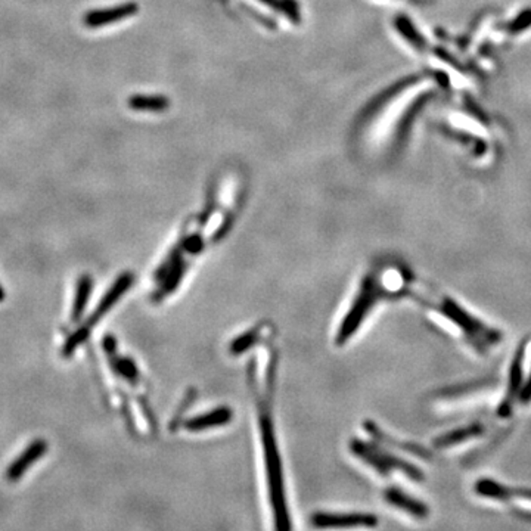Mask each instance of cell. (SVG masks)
Listing matches in <instances>:
<instances>
[{
	"mask_svg": "<svg viewBox=\"0 0 531 531\" xmlns=\"http://www.w3.org/2000/svg\"><path fill=\"white\" fill-rule=\"evenodd\" d=\"M133 279H135V277H133V275L129 273V272L123 273L120 277H117V280L112 284V287L108 289V292L103 295L102 300L99 301L98 307L95 308V312L87 317V320L81 324V327L76 332L70 335V338L67 339L65 344H64V348H63L64 356H71V354L77 350V347L86 341L87 336L91 335L92 329L100 322V319L107 313H110V310L115 306V303L120 301V299L123 297V294H126V291L133 285Z\"/></svg>",
	"mask_w": 531,
	"mask_h": 531,
	"instance_id": "3",
	"label": "cell"
},
{
	"mask_svg": "<svg viewBox=\"0 0 531 531\" xmlns=\"http://www.w3.org/2000/svg\"><path fill=\"white\" fill-rule=\"evenodd\" d=\"M269 393L270 387L266 390L257 391L258 400V415H260V433H261V445H263V454H264V465L266 472H268L269 490H270V500L273 505L275 520L277 523V528H289V515L287 511L285 504V492L282 483V466H280V456L276 445V435L273 428V418L269 410Z\"/></svg>",
	"mask_w": 531,
	"mask_h": 531,
	"instance_id": "1",
	"label": "cell"
},
{
	"mask_svg": "<svg viewBox=\"0 0 531 531\" xmlns=\"http://www.w3.org/2000/svg\"><path fill=\"white\" fill-rule=\"evenodd\" d=\"M93 289V280L91 275H83L80 276L77 288H76V295H74V301H72V308H71V322L76 323L81 319L86 306L88 303V299H91V294Z\"/></svg>",
	"mask_w": 531,
	"mask_h": 531,
	"instance_id": "14",
	"label": "cell"
},
{
	"mask_svg": "<svg viewBox=\"0 0 531 531\" xmlns=\"http://www.w3.org/2000/svg\"><path fill=\"white\" fill-rule=\"evenodd\" d=\"M4 300H5V289L2 285H0V303H2Z\"/></svg>",
	"mask_w": 531,
	"mask_h": 531,
	"instance_id": "17",
	"label": "cell"
},
{
	"mask_svg": "<svg viewBox=\"0 0 531 531\" xmlns=\"http://www.w3.org/2000/svg\"><path fill=\"white\" fill-rule=\"evenodd\" d=\"M485 381H477V382H469L466 383V386H457V387H453V388H449L447 391H442L441 394L442 395H461V394H465V393H469L474 388H481L485 386Z\"/></svg>",
	"mask_w": 531,
	"mask_h": 531,
	"instance_id": "15",
	"label": "cell"
},
{
	"mask_svg": "<svg viewBox=\"0 0 531 531\" xmlns=\"http://www.w3.org/2000/svg\"><path fill=\"white\" fill-rule=\"evenodd\" d=\"M440 312L450 322H453L457 328L462 329L465 336L469 339V343L480 353H484L490 346L500 341L501 334L497 329L487 327L485 323H483L477 317L471 316L465 308H462L452 299L442 300Z\"/></svg>",
	"mask_w": 531,
	"mask_h": 531,
	"instance_id": "2",
	"label": "cell"
},
{
	"mask_svg": "<svg viewBox=\"0 0 531 531\" xmlns=\"http://www.w3.org/2000/svg\"><path fill=\"white\" fill-rule=\"evenodd\" d=\"M383 497H386L387 504L407 512L409 515L417 516V518H425V516H428V512H430L428 511V506L422 504L421 500L410 497L403 490L397 489V487H390V489H387Z\"/></svg>",
	"mask_w": 531,
	"mask_h": 531,
	"instance_id": "10",
	"label": "cell"
},
{
	"mask_svg": "<svg viewBox=\"0 0 531 531\" xmlns=\"http://www.w3.org/2000/svg\"><path fill=\"white\" fill-rule=\"evenodd\" d=\"M524 353H525V344H523L515 353V358L509 367V383L508 391L504 400H501L499 406V415L501 418H506L511 415L512 406L516 400V397H520L523 390V363H524Z\"/></svg>",
	"mask_w": 531,
	"mask_h": 531,
	"instance_id": "7",
	"label": "cell"
},
{
	"mask_svg": "<svg viewBox=\"0 0 531 531\" xmlns=\"http://www.w3.org/2000/svg\"><path fill=\"white\" fill-rule=\"evenodd\" d=\"M350 449L354 454L360 457L363 462L376 469L381 476H390L393 474V471H397L413 481H424V474L418 466L412 465L391 453L383 452L379 447L369 445V442L360 440H351Z\"/></svg>",
	"mask_w": 531,
	"mask_h": 531,
	"instance_id": "4",
	"label": "cell"
},
{
	"mask_svg": "<svg viewBox=\"0 0 531 531\" xmlns=\"http://www.w3.org/2000/svg\"><path fill=\"white\" fill-rule=\"evenodd\" d=\"M365 430H366L369 434H371L372 437H375L378 441L383 442V445H387V446H390V447H395V449H398V450H405V452H407V453H410V454H415V456H419V457H426V459H430V457H431V453L428 452L425 447H422V446H419V445H415V442L398 441V440H395V438L387 435L386 433H383V431L381 430V428H379L376 424H374V422H371V421L365 422Z\"/></svg>",
	"mask_w": 531,
	"mask_h": 531,
	"instance_id": "11",
	"label": "cell"
},
{
	"mask_svg": "<svg viewBox=\"0 0 531 531\" xmlns=\"http://www.w3.org/2000/svg\"><path fill=\"white\" fill-rule=\"evenodd\" d=\"M381 288L378 285V280L374 275H369L363 279L362 288L358 294V299L354 300L348 313L346 315L341 327L336 334V344L343 346L346 344L347 339L358 332L359 327L367 313L371 312L372 307L376 304V301L381 299Z\"/></svg>",
	"mask_w": 531,
	"mask_h": 531,
	"instance_id": "5",
	"label": "cell"
},
{
	"mask_svg": "<svg viewBox=\"0 0 531 531\" xmlns=\"http://www.w3.org/2000/svg\"><path fill=\"white\" fill-rule=\"evenodd\" d=\"M312 524L320 528L341 527H375L378 518L372 513H328L317 512L312 516Z\"/></svg>",
	"mask_w": 531,
	"mask_h": 531,
	"instance_id": "6",
	"label": "cell"
},
{
	"mask_svg": "<svg viewBox=\"0 0 531 531\" xmlns=\"http://www.w3.org/2000/svg\"><path fill=\"white\" fill-rule=\"evenodd\" d=\"M484 433V426L480 424H471L468 426L456 428V430L442 434L434 440V446L438 449L452 447L456 445H461L464 441H468L471 438H476Z\"/></svg>",
	"mask_w": 531,
	"mask_h": 531,
	"instance_id": "13",
	"label": "cell"
},
{
	"mask_svg": "<svg viewBox=\"0 0 531 531\" xmlns=\"http://www.w3.org/2000/svg\"><path fill=\"white\" fill-rule=\"evenodd\" d=\"M46 452H48V442L44 440L37 438L29 442V445L25 447V450L8 466L6 480L11 483L18 481L28 471V468L34 465Z\"/></svg>",
	"mask_w": 531,
	"mask_h": 531,
	"instance_id": "8",
	"label": "cell"
},
{
	"mask_svg": "<svg viewBox=\"0 0 531 531\" xmlns=\"http://www.w3.org/2000/svg\"><path fill=\"white\" fill-rule=\"evenodd\" d=\"M520 398H521L523 403H528L531 400V372H530V376H528V379L525 382V386L521 390Z\"/></svg>",
	"mask_w": 531,
	"mask_h": 531,
	"instance_id": "16",
	"label": "cell"
},
{
	"mask_svg": "<svg viewBox=\"0 0 531 531\" xmlns=\"http://www.w3.org/2000/svg\"><path fill=\"white\" fill-rule=\"evenodd\" d=\"M476 492L483 497H490L497 500H531V490L528 489H511V487L501 485L493 480H480L476 484Z\"/></svg>",
	"mask_w": 531,
	"mask_h": 531,
	"instance_id": "9",
	"label": "cell"
},
{
	"mask_svg": "<svg viewBox=\"0 0 531 531\" xmlns=\"http://www.w3.org/2000/svg\"><path fill=\"white\" fill-rule=\"evenodd\" d=\"M230 421H232V410L223 406V407H217L209 413H205V415H199V417L189 419L185 424V428L189 431L198 433V431L210 430V428L226 425Z\"/></svg>",
	"mask_w": 531,
	"mask_h": 531,
	"instance_id": "12",
	"label": "cell"
}]
</instances>
